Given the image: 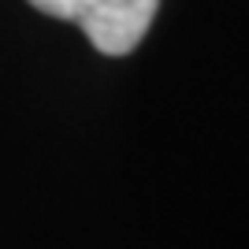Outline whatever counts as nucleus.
Here are the masks:
<instances>
[{
  "mask_svg": "<svg viewBox=\"0 0 249 249\" xmlns=\"http://www.w3.org/2000/svg\"><path fill=\"white\" fill-rule=\"evenodd\" d=\"M30 4L52 19L82 26L93 49L104 56L134 52L160 8V0H30Z\"/></svg>",
  "mask_w": 249,
  "mask_h": 249,
  "instance_id": "nucleus-1",
  "label": "nucleus"
}]
</instances>
